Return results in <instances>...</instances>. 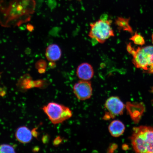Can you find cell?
Returning a JSON list of instances; mask_svg holds the SVG:
<instances>
[{
	"mask_svg": "<svg viewBox=\"0 0 153 153\" xmlns=\"http://www.w3.org/2000/svg\"><path fill=\"white\" fill-rule=\"evenodd\" d=\"M131 140L136 153H153V128L141 126L134 128Z\"/></svg>",
	"mask_w": 153,
	"mask_h": 153,
	"instance_id": "cell-1",
	"label": "cell"
},
{
	"mask_svg": "<svg viewBox=\"0 0 153 153\" xmlns=\"http://www.w3.org/2000/svg\"><path fill=\"white\" fill-rule=\"evenodd\" d=\"M112 21L107 17H102L95 22L90 24V30L88 36L97 42L103 44L108 39L114 36L112 27Z\"/></svg>",
	"mask_w": 153,
	"mask_h": 153,
	"instance_id": "cell-2",
	"label": "cell"
},
{
	"mask_svg": "<svg viewBox=\"0 0 153 153\" xmlns=\"http://www.w3.org/2000/svg\"><path fill=\"white\" fill-rule=\"evenodd\" d=\"M51 123H62L72 117V113L68 107L55 102H49L42 108Z\"/></svg>",
	"mask_w": 153,
	"mask_h": 153,
	"instance_id": "cell-3",
	"label": "cell"
},
{
	"mask_svg": "<svg viewBox=\"0 0 153 153\" xmlns=\"http://www.w3.org/2000/svg\"><path fill=\"white\" fill-rule=\"evenodd\" d=\"M133 56L136 68L149 72L153 70V46L137 48Z\"/></svg>",
	"mask_w": 153,
	"mask_h": 153,
	"instance_id": "cell-4",
	"label": "cell"
},
{
	"mask_svg": "<svg viewBox=\"0 0 153 153\" xmlns=\"http://www.w3.org/2000/svg\"><path fill=\"white\" fill-rule=\"evenodd\" d=\"M125 105L117 96H112L107 99L105 108L108 111L104 116L105 120L114 118L116 116L123 114Z\"/></svg>",
	"mask_w": 153,
	"mask_h": 153,
	"instance_id": "cell-5",
	"label": "cell"
},
{
	"mask_svg": "<svg viewBox=\"0 0 153 153\" xmlns=\"http://www.w3.org/2000/svg\"><path fill=\"white\" fill-rule=\"evenodd\" d=\"M73 91L78 100L83 101L89 99L93 94L91 82L84 80L76 82L74 85Z\"/></svg>",
	"mask_w": 153,
	"mask_h": 153,
	"instance_id": "cell-6",
	"label": "cell"
},
{
	"mask_svg": "<svg viewBox=\"0 0 153 153\" xmlns=\"http://www.w3.org/2000/svg\"><path fill=\"white\" fill-rule=\"evenodd\" d=\"M94 73L93 66L88 63H82L76 68V75L81 80L89 81L93 77Z\"/></svg>",
	"mask_w": 153,
	"mask_h": 153,
	"instance_id": "cell-7",
	"label": "cell"
},
{
	"mask_svg": "<svg viewBox=\"0 0 153 153\" xmlns=\"http://www.w3.org/2000/svg\"><path fill=\"white\" fill-rule=\"evenodd\" d=\"M32 131L26 126L19 127L15 132V137L17 140L23 144L30 143L33 139Z\"/></svg>",
	"mask_w": 153,
	"mask_h": 153,
	"instance_id": "cell-8",
	"label": "cell"
},
{
	"mask_svg": "<svg viewBox=\"0 0 153 153\" xmlns=\"http://www.w3.org/2000/svg\"><path fill=\"white\" fill-rule=\"evenodd\" d=\"M45 54L47 60L49 62H56L62 57V50L57 44H51L47 48Z\"/></svg>",
	"mask_w": 153,
	"mask_h": 153,
	"instance_id": "cell-9",
	"label": "cell"
},
{
	"mask_svg": "<svg viewBox=\"0 0 153 153\" xmlns=\"http://www.w3.org/2000/svg\"><path fill=\"white\" fill-rule=\"evenodd\" d=\"M33 81L30 74H25L18 80L17 87L19 91L24 92L34 88Z\"/></svg>",
	"mask_w": 153,
	"mask_h": 153,
	"instance_id": "cell-10",
	"label": "cell"
},
{
	"mask_svg": "<svg viewBox=\"0 0 153 153\" xmlns=\"http://www.w3.org/2000/svg\"><path fill=\"white\" fill-rule=\"evenodd\" d=\"M109 132L113 137H117L121 136L125 130L123 122L118 120H114L111 122L108 127Z\"/></svg>",
	"mask_w": 153,
	"mask_h": 153,
	"instance_id": "cell-11",
	"label": "cell"
},
{
	"mask_svg": "<svg viewBox=\"0 0 153 153\" xmlns=\"http://www.w3.org/2000/svg\"><path fill=\"white\" fill-rule=\"evenodd\" d=\"M129 21L128 19L119 17L116 20L115 24L118 29L132 33L133 30L129 24Z\"/></svg>",
	"mask_w": 153,
	"mask_h": 153,
	"instance_id": "cell-12",
	"label": "cell"
},
{
	"mask_svg": "<svg viewBox=\"0 0 153 153\" xmlns=\"http://www.w3.org/2000/svg\"><path fill=\"white\" fill-rule=\"evenodd\" d=\"M130 40L133 42V43L137 45H143L145 43L144 38L142 36L136 32L130 38Z\"/></svg>",
	"mask_w": 153,
	"mask_h": 153,
	"instance_id": "cell-13",
	"label": "cell"
},
{
	"mask_svg": "<svg viewBox=\"0 0 153 153\" xmlns=\"http://www.w3.org/2000/svg\"><path fill=\"white\" fill-rule=\"evenodd\" d=\"M0 153H16L14 147L7 143L0 145Z\"/></svg>",
	"mask_w": 153,
	"mask_h": 153,
	"instance_id": "cell-14",
	"label": "cell"
},
{
	"mask_svg": "<svg viewBox=\"0 0 153 153\" xmlns=\"http://www.w3.org/2000/svg\"><path fill=\"white\" fill-rule=\"evenodd\" d=\"M34 87L44 89L47 88L49 85L48 81L46 79H38L34 81Z\"/></svg>",
	"mask_w": 153,
	"mask_h": 153,
	"instance_id": "cell-15",
	"label": "cell"
},
{
	"mask_svg": "<svg viewBox=\"0 0 153 153\" xmlns=\"http://www.w3.org/2000/svg\"><path fill=\"white\" fill-rule=\"evenodd\" d=\"M35 68L37 69L41 68L46 69L47 66V62L44 59L38 60L35 64Z\"/></svg>",
	"mask_w": 153,
	"mask_h": 153,
	"instance_id": "cell-16",
	"label": "cell"
},
{
	"mask_svg": "<svg viewBox=\"0 0 153 153\" xmlns=\"http://www.w3.org/2000/svg\"><path fill=\"white\" fill-rule=\"evenodd\" d=\"M127 50L128 52L132 55V56L135 54L136 50L134 48L132 47L131 43H129L127 45Z\"/></svg>",
	"mask_w": 153,
	"mask_h": 153,
	"instance_id": "cell-17",
	"label": "cell"
},
{
	"mask_svg": "<svg viewBox=\"0 0 153 153\" xmlns=\"http://www.w3.org/2000/svg\"><path fill=\"white\" fill-rule=\"evenodd\" d=\"M62 141V139L60 137H57L53 141V145L55 146H57L59 144H60Z\"/></svg>",
	"mask_w": 153,
	"mask_h": 153,
	"instance_id": "cell-18",
	"label": "cell"
},
{
	"mask_svg": "<svg viewBox=\"0 0 153 153\" xmlns=\"http://www.w3.org/2000/svg\"><path fill=\"white\" fill-rule=\"evenodd\" d=\"M48 66L50 68H54L56 66V63L55 62H50L48 64Z\"/></svg>",
	"mask_w": 153,
	"mask_h": 153,
	"instance_id": "cell-19",
	"label": "cell"
},
{
	"mask_svg": "<svg viewBox=\"0 0 153 153\" xmlns=\"http://www.w3.org/2000/svg\"><path fill=\"white\" fill-rule=\"evenodd\" d=\"M34 27L31 25L28 24L27 26V29L30 32H32L34 30Z\"/></svg>",
	"mask_w": 153,
	"mask_h": 153,
	"instance_id": "cell-20",
	"label": "cell"
},
{
	"mask_svg": "<svg viewBox=\"0 0 153 153\" xmlns=\"http://www.w3.org/2000/svg\"><path fill=\"white\" fill-rule=\"evenodd\" d=\"M38 72L40 74H44L46 72V69L43 68H41L38 69Z\"/></svg>",
	"mask_w": 153,
	"mask_h": 153,
	"instance_id": "cell-21",
	"label": "cell"
},
{
	"mask_svg": "<svg viewBox=\"0 0 153 153\" xmlns=\"http://www.w3.org/2000/svg\"><path fill=\"white\" fill-rule=\"evenodd\" d=\"M6 94L5 91H0V95L1 96L3 97Z\"/></svg>",
	"mask_w": 153,
	"mask_h": 153,
	"instance_id": "cell-22",
	"label": "cell"
},
{
	"mask_svg": "<svg viewBox=\"0 0 153 153\" xmlns=\"http://www.w3.org/2000/svg\"><path fill=\"white\" fill-rule=\"evenodd\" d=\"M152 42L153 43V34H152Z\"/></svg>",
	"mask_w": 153,
	"mask_h": 153,
	"instance_id": "cell-23",
	"label": "cell"
},
{
	"mask_svg": "<svg viewBox=\"0 0 153 153\" xmlns=\"http://www.w3.org/2000/svg\"><path fill=\"white\" fill-rule=\"evenodd\" d=\"M1 73H0V79H1Z\"/></svg>",
	"mask_w": 153,
	"mask_h": 153,
	"instance_id": "cell-24",
	"label": "cell"
},
{
	"mask_svg": "<svg viewBox=\"0 0 153 153\" xmlns=\"http://www.w3.org/2000/svg\"><path fill=\"white\" fill-rule=\"evenodd\" d=\"M152 91H153V88H152Z\"/></svg>",
	"mask_w": 153,
	"mask_h": 153,
	"instance_id": "cell-25",
	"label": "cell"
}]
</instances>
